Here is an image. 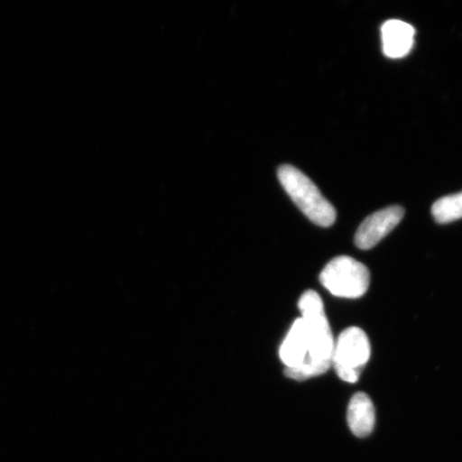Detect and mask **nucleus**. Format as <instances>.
<instances>
[{
  "instance_id": "1",
  "label": "nucleus",
  "mask_w": 462,
  "mask_h": 462,
  "mask_svg": "<svg viewBox=\"0 0 462 462\" xmlns=\"http://www.w3.org/2000/svg\"><path fill=\"white\" fill-rule=\"evenodd\" d=\"M302 317L294 321L280 349L286 366V377L304 381L325 374L332 366L334 338L316 291H308L300 298Z\"/></svg>"
},
{
  "instance_id": "2",
  "label": "nucleus",
  "mask_w": 462,
  "mask_h": 462,
  "mask_svg": "<svg viewBox=\"0 0 462 462\" xmlns=\"http://www.w3.org/2000/svg\"><path fill=\"white\" fill-rule=\"evenodd\" d=\"M277 177L300 210L311 222L321 227H330L337 219V211L301 171L291 165H282L277 171Z\"/></svg>"
},
{
  "instance_id": "3",
  "label": "nucleus",
  "mask_w": 462,
  "mask_h": 462,
  "mask_svg": "<svg viewBox=\"0 0 462 462\" xmlns=\"http://www.w3.org/2000/svg\"><path fill=\"white\" fill-rule=\"evenodd\" d=\"M319 280L333 296L357 299L366 293L371 275L365 265L356 259L338 256L326 265Z\"/></svg>"
},
{
  "instance_id": "4",
  "label": "nucleus",
  "mask_w": 462,
  "mask_h": 462,
  "mask_svg": "<svg viewBox=\"0 0 462 462\" xmlns=\"http://www.w3.org/2000/svg\"><path fill=\"white\" fill-rule=\"evenodd\" d=\"M369 357L371 344L367 335L361 328L352 327L342 332L335 343L332 365L345 383H356Z\"/></svg>"
},
{
  "instance_id": "5",
  "label": "nucleus",
  "mask_w": 462,
  "mask_h": 462,
  "mask_svg": "<svg viewBox=\"0 0 462 462\" xmlns=\"http://www.w3.org/2000/svg\"><path fill=\"white\" fill-rule=\"evenodd\" d=\"M403 216L404 210L400 206L385 208L369 216L356 231V245L361 250H371L401 223Z\"/></svg>"
},
{
  "instance_id": "6",
  "label": "nucleus",
  "mask_w": 462,
  "mask_h": 462,
  "mask_svg": "<svg viewBox=\"0 0 462 462\" xmlns=\"http://www.w3.org/2000/svg\"><path fill=\"white\" fill-rule=\"evenodd\" d=\"M415 29L400 20L385 22L381 28L383 53L392 60H400L411 51L414 44Z\"/></svg>"
},
{
  "instance_id": "7",
  "label": "nucleus",
  "mask_w": 462,
  "mask_h": 462,
  "mask_svg": "<svg viewBox=\"0 0 462 462\" xmlns=\"http://www.w3.org/2000/svg\"><path fill=\"white\" fill-rule=\"evenodd\" d=\"M346 420L351 431L356 437L364 438L371 435L374 429L375 413L374 403L365 393H356L351 398Z\"/></svg>"
},
{
  "instance_id": "8",
  "label": "nucleus",
  "mask_w": 462,
  "mask_h": 462,
  "mask_svg": "<svg viewBox=\"0 0 462 462\" xmlns=\"http://www.w3.org/2000/svg\"><path fill=\"white\" fill-rule=\"evenodd\" d=\"M432 217L440 224L458 221L462 218V192L444 196L431 208Z\"/></svg>"
}]
</instances>
